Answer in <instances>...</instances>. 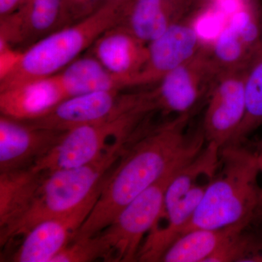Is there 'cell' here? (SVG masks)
Instances as JSON below:
<instances>
[{
	"label": "cell",
	"mask_w": 262,
	"mask_h": 262,
	"mask_svg": "<svg viewBox=\"0 0 262 262\" xmlns=\"http://www.w3.org/2000/svg\"><path fill=\"white\" fill-rule=\"evenodd\" d=\"M191 115L149 125L129 144L73 241L101 232L136 196L201 152L206 139L202 125L188 130Z\"/></svg>",
	"instance_id": "1"
},
{
	"label": "cell",
	"mask_w": 262,
	"mask_h": 262,
	"mask_svg": "<svg viewBox=\"0 0 262 262\" xmlns=\"http://www.w3.org/2000/svg\"><path fill=\"white\" fill-rule=\"evenodd\" d=\"M260 173L256 151L243 145L221 149L220 168L180 236L193 229L250 227L261 220Z\"/></svg>",
	"instance_id": "2"
},
{
	"label": "cell",
	"mask_w": 262,
	"mask_h": 262,
	"mask_svg": "<svg viewBox=\"0 0 262 262\" xmlns=\"http://www.w3.org/2000/svg\"><path fill=\"white\" fill-rule=\"evenodd\" d=\"M119 12L115 5L103 3L85 18L33 43L0 75V90L59 73L103 32L118 24Z\"/></svg>",
	"instance_id": "3"
},
{
	"label": "cell",
	"mask_w": 262,
	"mask_h": 262,
	"mask_svg": "<svg viewBox=\"0 0 262 262\" xmlns=\"http://www.w3.org/2000/svg\"><path fill=\"white\" fill-rule=\"evenodd\" d=\"M130 141L117 139L91 163L46 173L32 206L10 232L7 244L39 222L80 206L111 173Z\"/></svg>",
	"instance_id": "4"
},
{
	"label": "cell",
	"mask_w": 262,
	"mask_h": 262,
	"mask_svg": "<svg viewBox=\"0 0 262 262\" xmlns=\"http://www.w3.org/2000/svg\"><path fill=\"white\" fill-rule=\"evenodd\" d=\"M156 111L149 93L141 92L134 105L115 116L65 132L32 168L35 172L49 173L91 163L114 141L134 139Z\"/></svg>",
	"instance_id": "5"
},
{
	"label": "cell",
	"mask_w": 262,
	"mask_h": 262,
	"mask_svg": "<svg viewBox=\"0 0 262 262\" xmlns=\"http://www.w3.org/2000/svg\"><path fill=\"white\" fill-rule=\"evenodd\" d=\"M182 168L166 174L141 192L119 213L107 227L97 234L104 248V261H137L144 237L161 216L169 183Z\"/></svg>",
	"instance_id": "6"
},
{
	"label": "cell",
	"mask_w": 262,
	"mask_h": 262,
	"mask_svg": "<svg viewBox=\"0 0 262 262\" xmlns=\"http://www.w3.org/2000/svg\"><path fill=\"white\" fill-rule=\"evenodd\" d=\"M211 49L203 46L189 61L165 76L151 91L158 111L177 115L189 114L208 101L220 75Z\"/></svg>",
	"instance_id": "7"
},
{
	"label": "cell",
	"mask_w": 262,
	"mask_h": 262,
	"mask_svg": "<svg viewBox=\"0 0 262 262\" xmlns=\"http://www.w3.org/2000/svg\"><path fill=\"white\" fill-rule=\"evenodd\" d=\"M110 174L83 203L70 212L39 222L23 235L13 255L15 262H51L70 243L97 201Z\"/></svg>",
	"instance_id": "8"
},
{
	"label": "cell",
	"mask_w": 262,
	"mask_h": 262,
	"mask_svg": "<svg viewBox=\"0 0 262 262\" xmlns=\"http://www.w3.org/2000/svg\"><path fill=\"white\" fill-rule=\"evenodd\" d=\"M121 91H97L67 98L42 117L24 122L39 128L67 132L102 121L127 110L139 98V93L122 94Z\"/></svg>",
	"instance_id": "9"
},
{
	"label": "cell",
	"mask_w": 262,
	"mask_h": 262,
	"mask_svg": "<svg viewBox=\"0 0 262 262\" xmlns=\"http://www.w3.org/2000/svg\"><path fill=\"white\" fill-rule=\"evenodd\" d=\"M248 67L222 72L208 98L202 127L206 143L221 149L229 145L244 119Z\"/></svg>",
	"instance_id": "10"
},
{
	"label": "cell",
	"mask_w": 262,
	"mask_h": 262,
	"mask_svg": "<svg viewBox=\"0 0 262 262\" xmlns=\"http://www.w3.org/2000/svg\"><path fill=\"white\" fill-rule=\"evenodd\" d=\"M198 16L189 15L147 44V57L131 88L157 84L195 56L203 47L196 29Z\"/></svg>",
	"instance_id": "11"
},
{
	"label": "cell",
	"mask_w": 262,
	"mask_h": 262,
	"mask_svg": "<svg viewBox=\"0 0 262 262\" xmlns=\"http://www.w3.org/2000/svg\"><path fill=\"white\" fill-rule=\"evenodd\" d=\"M261 37L262 17L252 5H245L232 15L210 48L217 70L222 73L249 67Z\"/></svg>",
	"instance_id": "12"
},
{
	"label": "cell",
	"mask_w": 262,
	"mask_h": 262,
	"mask_svg": "<svg viewBox=\"0 0 262 262\" xmlns=\"http://www.w3.org/2000/svg\"><path fill=\"white\" fill-rule=\"evenodd\" d=\"M70 24L65 0H25L15 13L1 18L0 41L13 48H28Z\"/></svg>",
	"instance_id": "13"
},
{
	"label": "cell",
	"mask_w": 262,
	"mask_h": 262,
	"mask_svg": "<svg viewBox=\"0 0 262 262\" xmlns=\"http://www.w3.org/2000/svg\"><path fill=\"white\" fill-rule=\"evenodd\" d=\"M64 133L39 128L1 115L0 172L32 168Z\"/></svg>",
	"instance_id": "14"
},
{
	"label": "cell",
	"mask_w": 262,
	"mask_h": 262,
	"mask_svg": "<svg viewBox=\"0 0 262 262\" xmlns=\"http://www.w3.org/2000/svg\"><path fill=\"white\" fill-rule=\"evenodd\" d=\"M195 0H128L119 8L117 25L149 43L189 16Z\"/></svg>",
	"instance_id": "15"
},
{
	"label": "cell",
	"mask_w": 262,
	"mask_h": 262,
	"mask_svg": "<svg viewBox=\"0 0 262 262\" xmlns=\"http://www.w3.org/2000/svg\"><path fill=\"white\" fill-rule=\"evenodd\" d=\"M91 48V54L126 89L131 88L147 57V44L120 25L103 32Z\"/></svg>",
	"instance_id": "16"
},
{
	"label": "cell",
	"mask_w": 262,
	"mask_h": 262,
	"mask_svg": "<svg viewBox=\"0 0 262 262\" xmlns=\"http://www.w3.org/2000/svg\"><path fill=\"white\" fill-rule=\"evenodd\" d=\"M66 98L55 75L0 90V112L3 116L31 121L46 115Z\"/></svg>",
	"instance_id": "17"
},
{
	"label": "cell",
	"mask_w": 262,
	"mask_h": 262,
	"mask_svg": "<svg viewBox=\"0 0 262 262\" xmlns=\"http://www.w3.org/2000/svg\"><path fill=\"white\" fill-rule=\"evenodd\" d=\"M46 173L32 168L0 172V241L5 245L10 232L32 206Z\"/></svg>",
	"instance_id": "18"
},
{
	"label": "cell",
	"mask_w": 262,
	"mask_h": 262,
	"mask_svg": "<svg viewBox=\"0 0 262 262\" xmlns=\"http://www.w3.org/2000/svg\"><path fill=\"white\" fill-rule=\"evenodd\" d=\"M56 75L67 98L97 91L126 89L125 84L92 54L79 57Z\"/></svg>",
	"instance_id": "19"
},
{
	"label": "cell",
	"mask_w": 262,
	"mask_h": 262,
	"mask_svg": "<svg viewBox=\"0 0 262 262\" xmlns=\"http://www.w3.org/2000/svg\"><path fill=\"white\" fill-rule=\"evenodd\" d=\"M248 227L234 225L218 229H193L176 239L160 261L207 262L228 239Z\"/></svg>",
	"instance_id": "20"
},
{
	"label": "cell",
	"mask_w": 262,
	"mask_h": 262,
	"mask_svg": "<svg viewBox=\"0 0 262 262\" xmlns=\"http://www.w3.org/2000/svg\"><path fill=\"white\" fill-rule=\"evenodd\" d=\"M245 96L246 111L244 119L228 146L243 145L248 136L262 126V37L248 67Z\"/></svg>",
	"instance_id": "21"
},
{
	"label": "cell",
	"mask_w": 262,
	"mask_h": 262,
	"mask_svg": "<svg viewBox=\"0 0 262 262\" xmlns=\"http://www.w3.org/2000/svg\"><path fill=\"white\" fill-rule=\"evenodd\" d=\"M104 248L98 234L70 243L51 262H88L104 259Z\"/></svg>",
	"instance_id": "22"
},
{
	"label": "cell",
	"mask_w": 262,
	"mask_h": 262,
	"mask_svg": "<svg viewBox=\"0 0 262 262\" xmlns=\"http://www.w3.org/2000/svg\"><path fill=\"white\" fill-rule=\"evenodd\" d=\"M244 229L236 239V262H262V231Z\"/></svg>",
	"instance_id": "23"
},
{
	"label": "cell",
	"mask_w": 262,
	"mask_h": 262,
	"mask_svg": "<svg viewBox=\"0 0 262 262\" xmlns=\"http://www.w3.org/2000/svg\"><path fill=\"white\" fill-rule=\"evenodd\" d=\"M105 0H65L69 18L72 24L96 11Z\"/></svg>",
	"instance_id": "24"
},
{
	"label": "cell",
	"mask_w": 262,
	"mask_h": 262,
	"mask_svg": "<svg viewBox=\"0 0 262 262\" xmlns=\"http://www.w3.org/2000/svg\"><path fill=\"white\" fill-rule=\"evenodd\" d=\"M25 0H0V18L13 14L23 5Z\"/></svg>",
	"instance_id": "25"
},
{
	"label": "cell",
	"mask_w": 262,
	"mask_h": 262,
	"mask_svg": "<svg viewBox=\"0 0 262 262\" xmlns=\"http://www.w3.org/2000/svg\"><path fill=\"white\" fill-rule=\"evenodd\" d=\"M128 0H105V3H110V4L115 5V6L120 8L122 5L126 3Z\"/></svg>",
	"instance_id": "26"
},
{
	"label": "cell",
	"mask_w": 262,
	"mask_h": 262,
	"mask_svg": "<svg viewBox=\"0 0 262 262\" xmlns=\"http://www.w3.org/2000/svg\"><path fill=\"white\" fill-rule=\"evenodd\" d=\"M257 153L258 156V165H259L260 171H261V173L262 174V151L261 152H256Z\"/></svg>",
	"instance_id": "27"
},
{
	"label": "cell",
	"mask_w": 262,
	"mask_h": 262,
	"mask_svg": "<svg viewBox=\"0 0 262 262\" xmlns=\"http://www.w3.org/2000/svg\"><path fill=\"white\" fill-rule=\"evenodd\" d=\"M262 151V139L258 144V149L256 150V152H261Z\"/></svg>",
	"instance_id": "28"
}]
</instances>
